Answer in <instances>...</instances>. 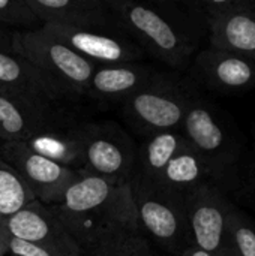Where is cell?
Wrapping results in <instances>:
<instances>
[{
    "label": "cell",
    "mask_w": 255,
    "mask_h": 256,
    "mask_svg": "<svg viewBox=\"0 0 255 256\" xmlns=\"http://www.w3.org/2000/svg\"><path fill=\"white\" fill-rule=\"evenodd\" d=\"M50 210L83 254L123 237L143 236L128 182L78 171V178L68 188L62 202Z\"/></svg>",
    "instance_id": "6da1fadb"
},
{
    "label": "cell",
    "mask_w": 255,
    "mask_h": 256,
    "mask_svg": "<svg viewBox=\"0 0 255 256\" xmlns=\"http://www.w3.org/2000/svg\"><path fill=\"white\" fill-rule=\"evenodd\" d=\"M117 28L143 52L173 69H186L207 33L204 20L189 2L107 0Z\"/></svg>",
    "instance_id": "7a4b0ae2"
},
{
    "label": "cell",
    "mask_w": 255,
    "mask_h": 256,
    "mask_svg": "<svg viewBox=\"0 0 255 256\" xmlns=\"http://www.w3.org/2000/svg\"><path fill=\"white\" fill-rule=\"evenodd\" d=\"M179 132L209 168L213 186L225 194L240 188L243 144L234 123L219 106L197 92Z\"/></svg>",
    "instance_id": "3957f363"
},
{
    "label": "cell",
    "mask_w": 255,
    "mask_h": 256,
    "mask_svg": "<svg viewBox=\"0 0 255 256\" xmlns=\"http://www.w3.org/2000/svg\"><path fill=\"white\" fill-rule=\"evenodd\" d=\"M197 93L191 78L156 70L153 76L122 104L126 123L146 138L167 130H179L186 110Z\"/></svg>",
    "instance_id": "277c9868"
},
{
    "label": "cell",
    "mask_w": 255,
    "mask_h": 256,
    "mask_svg": "<svg viewBox=\"0 0 255 256\" xmlns=\"http://www.w3.org/2000/svg\"><path fill=\"white\" fill-rule=\"evenodd\" d=\"M12 52L27 60L62 98L86 96L95 64L74 52L42 27L12 33Z\"/></svg>",
    "instance_id": "5b68a950"
},
{
    "label": "cell",
    "mask_w": 255,
    "mask_h": 256,
    "mask_svg": "<svg viewBox=\"0 0 255 256\" xmlns=\"http://www.w3.org/2000/svg\"><path fill=\"white\" fill-rule=\"evenodd\" d=\"M129 183L141 234L171 256L192 246L185 200L134 178Z\"/></svg>",
    "instance_id": "8992f818"
},
{
    "label": "cell",
    "mask_w": 255,
    "mask_h": 256,
    "mask_svg": "<svg viewBox=\"0 0 255 256\" xmlns=\"http://www.w3.org/2000/svg\"><path fill=\"white\" fill-rule=\"evenodd\" d=\"M137 144L116 122L83 123V170L89 174L131 182L135 170Z\"/></svg>",
    "instance_id": "52a82bcc"
},
{
    "label": "cell",
    "mask_w": 255,
    "mask_h": 256,
    "mask_svg": "<svg viewBox=\"0 0 255 256\" xmlns=\"http://www.w3.org/2000/svg\"><path fill=\"white\" fill-rule=\"evenodd\" d=\"M234 204L219 188L204 183L185 196V212L192 246L213 256H236L228 232Z\"/></svg>",
    "instance_id": "ba28073f"
},
{
    "label": "cell",
    "mask_w": 255,
    "mask_h": 256,
    "mask_svg": "<svg viewBox=\"0 0 255 256\" xmlns=\"http://www.w3.org/2000/svg\"><path fill=\"white\" fill-rule=\"evenodd\" d=\"M0 156L20 174L36 201L47 207L59 206L68 188L78 178V171L59 165L24 142L0 144Z\"/></svg>",
    "instance_id": "9c48e42d"
},
{
    "label": "cell",
    "mask_w": 255,
    "mask_h": 256,
    "mask_svg": "<svg viewBox=\"0 0 255 256\" xmlns=\"http://www.w3.org/2000/svg\"><path fill=\"white\" fill-rule=\"evenodd\" d=\"M191 81L219 94H242L255 88V63L209 46L192 58Z\"/></svg>",
    "instance_id": "30bf717a"
},
{
    "label": "cell",
    "mask_w": 255,
    "mask_h": 256,
    "mask_svg": "<svg viewBox=\"0 0 255 256\" xmlns=\"http://www.w3.org/2000/svg\"><path fill=\"white\" fill-rule=\"evenodd\" d=\"M11 237L32 243L54 256H83L72 236L50 207L33 201L5 220Z\"/></svg>",
    "instance_id": "8fae6325"
},
{
    "label": "cell",
    "mask_w": 255,
    "mask_h": 256,
    "mask_svg": "<svg viewBox=\"0 0 255 256\" xmlns=\"http://www.w3.org/2000/svg\"><path fill=\"white\" fill-rule=\"evenodd\" d=\"M42 28L96 68L140 62L144 56L143 50L123 33L74 30L48 24Z\"/></svg>",
    "instance_id": "7c38bea8"
},
{
    "label": "cell",
    "mask_w": 255,
    "mask_h": 256,
    "mask_svg": "<svg viewBox=\"0 0 255 256\" xmlns=\"http://www.w3.org/2000/svg\"><path fill=\"white\" fill-rule=\"evenodd\" d=\"M27 3L44 26L122 33L107 0H27Z\"/></svg>",
    "instance_id": "4fadbf2b"
},
{
    "label": "cell",
    "mask_w": 255,
    "mask_h": 256,
    "mask_svg": "<svg viewBox=\"0 0 255 256\" xmlns=\"http://www.w3.org/2000/svg\"><path fill=\"white\" fill-rule=\"evenodd\" d=\"M0 93L44 108H54L63 99L38 69L14 52H0Z\"/></svg>",
    "instance_id": "5bb4252c"
},
{
    "label": "cell",
    "mask_w": 255,
    "mask_h": 256,
    "mask_svg": "<svg viewBox=\"0 0 255 256\" xmlns=\"http://www.w3.org/2000/svg\"><path fill=\"white\" fill-rule=\"evenodd\" d=\"M156 72L140 62L98 66L90 78L86 96L96 102L123 104L135 94Z\"/></svg>",
    "instance_id": "9a60e30c"
},
{
    "label": "cell",
    "mask_w": 255,
    "mask_h": 256,
    "mask_svg": "<svg viewBox=\"0 0 255 256\" xmlns=\"http://www.w3.org/2000/svg\"><path fill=\"white\" fill-rule=\"evenodd\" d=\"M63 123L54 108L36 106L0 93V144L24 142L35 134Z\"/></svg>",
    "instance_id": "2e32d148"
},
{
    "label": "cell",
    "mask_w": 255,
    "mask_h": 256,
    "mask_svg": "<svg viewBox=\"0 0 255 256\" xmlns=\"http://www.w3.org/2000/svg\"><path fill=\"white\" fill-rule=\"evenodd\" d=\"M24 144L35 153L72 170H83V123L59 124L30 136Z\"/></svg>",
    "instance_id": "e0dca14e"
},
{
    "label": "cell",
    "mask_w": 255,
    "mask_h": 256,
    "mask_svg": "<svg viewBox=\"0 0 255 256\" xmlns=\"http://www.w3.org/2000/svg\"><path fill=\"white\" fill-rule=\"evenodd\" d=\"M206 28L210 48L242 56L255 63V10L207 20Z\"/></svg>",
    "instance_id": "ac0fdd59"
},
{
    "label": "cell",
    "mask_w": 255,
    "mask_h": 256,
    "mask_svg": "<svg viewBox=\"0 0 255 256\" xmlns=\"http://www.w3.org/2000/svg\"><path fill=\"white\" fill-rule=\"evenodd\" d=\"M204 183L213 184L212 174L203 159L186 144L167 164L153 186L185 200L191 190Z\"/></svg>",
    "instance_id": "d6986e66"
},
{
    "label": "cell",
    "mask_w": 255,
    "mask_h": 256,
    "mask_svg": "<svg viewBox=\"0 0 255 256\" xmlns=\"http://www.w3.org/2000/svg\"><path fill=\"white\" fill-rule=\"evenodd\" d=\"M186 144L188 142L179 130H167L147 136L143 144L137 147V159L132 178L153 184L167 164L173 159V156Z\"/></svg>",
    "instance_id": "ffe728a7"
},
{
    "label": "cell",
    "mask_w": 255,
    "mask_h": 256,
    "mask_svg": "<svg viewBox=\"0 0 255 256\" xmlns=\"http://www.w3.org/2000/svg\"><path fill=\"white\" fill-rule=\"evenodd\" d=\"M36 201L20 174L0 156V220L5 222Z\"/></svg>",
    "instance_id": "44dd1931"
},
{
    "label": "cell",
    "mask_w": 255,
    "mask_h": 256,
    "mask_svg": "<svg viewBox=\"0 0 255 256\" xmlns=\"http://www.w3.org/2000/svg\"><path fill=\"white\" fill-rule=\"evenodd\" d=\"M228 232L236 256H255V222L236 206L228 216Z\"/></svg>",
    "instance_id": "7402d4cb"
},
{
    "label": "cell",
    "mask_w": 255,
    "mask_h": 256,
    "mask_svg": "<svg viewBox=\"0 0 255 256\" xmlns=\"http://www.w3.org/2000/svg\"><path fill=\"white\" fill-rule=\"evenodd\" d=\"M83 256H162L144 236H129L95 249L84 252Z\"/></svg>",
    "instance_id": "603a6c76"
},
{
    "label": "cell",
    "mask_w": 255,
    "mask_h": 256,
    "mask_svg": "<svg viewBox=\"0 0 255 256\" xmlns=\"http://www.w3.org/2000/svg\"><path fill=\"white\" fill-rule=\"evenodd\" d=\"M44 24L36 16L27 0H0V27H17L18 32H32Z\"/></svg>",
    "instance_id": "cb8c5ba5"
},
{
    "label": "cell",
    "mask_w": 255,
    "mask_h": 256,
    "mask_svg": "<svg viewBox=\"0 0 255 256\" xmlns=\"http://www.w3.org/2000/svg\"><path fill=\"white\" fill-rule=\"evenodd\" d=\"M191 6L204 20L225 16L234 12L255 10V0H195L189 2Z\"/></svg>",
    "instance_id": "d4e9b609"
},
{
    "label": "cell",
    "mask_w": 255,
    "mask_h": 256,
    "mask_svg": "<svg viewBox=\"0 0 255 256\" xmlns=\"http://www.w3.org/2000/svg\"><path fill=\"white\" fill-rule=\"evenodd\" d=\"M9 255L11 256H54L51 254H48L47 250L32 244V243H27V242H23V240H18V238H14L11 237L9 238Z\"/></svg>",
    "instance_id": "484cf974"
},
{
    "label": "cell",
    "mask_w": 255,
    "mask_h": 256,
    "mask_svg": "<svg viewBox=\"0 0 255 256\" xmlns=\"http://www.w3.org/2000/svg\"><path fill=\"white\" fill-rule=\"evenodd\" d=\"M9 232L5 226V222L0 220V256H6L9 254Z\"/></svg>",
    "instance_id": "4316f807"
},
{
    "label": "cell",
    "mask_w": 255,
    "mask_h": 256,
    "mask_svg": "<svg viewBox=\"0 0 255 256\" xmlns=\"http://www.w3.org/2000/svg\"><path fill=\"white\" fill-rule=\"evenodd\" d=\"M0 52H12V33L0 27Z\"/></svg>",
    "instance_id": "83f0119b"
},
{
    "label": "cell",
    "mask_w": 255,
    "mask_h": 256,
    "mask_svg": "<svg viewBox=\"0 0 255 256\" xmlns=\"http://www.w3.org/2000/svg\"><path fill=\"white\" fill-rule=\"evenodd\" d=\"M177 256H213V255H210V254H207V252H204V250H201V249H198V248H195V246H189V248H186L185 250H182V252H180Z\"/></svg>",
    "instance_id": "f1b7e54d"
}]
</instances>
